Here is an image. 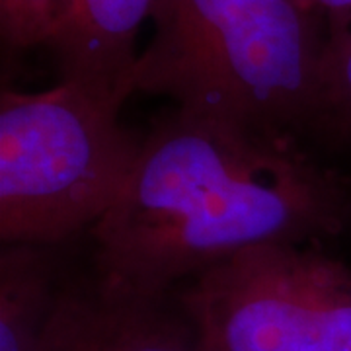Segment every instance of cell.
Segmentation results:
<instances>
[{
    "instance_id": "1",
    "label": "cell",
    "mask_w": 351,
    "mask_h": 351,
    "mask_svg": "<svg viewBox=\"0 0 351 351\" xmlns=\"http://www.w3.org/2000/svg\"><path fill=\"white\" fill-rule=\"evenodd\" d=\"M346 186L287 135L176 108L143 138L125 188L92 226L96 285L162 301L184 277L263 244L343 230Z\"/></svg>"
},
{
    "instance_id": "2",
    "label": "cell",
    "mask_w": 351,
    "mask_h": 351,
    "mask_svg": "<svg viewBox=\"0 0 351 351\" xmlns=\"http://www.w3.org/2000/svg\"><path fill=\"white\" fill-rule=\"evenodd\" d=\"M129 94L265 133L316 125L324 41L293 0H156Z\"/></svg>"
},
{
    "instance_id": "3",
    "label": "cell",
    "mask_w": 351,
    "mask_h": 351,
    "mask_svg": "<svg viewBox=\"0 0 351 351\" xmlns=\"http://www.w3.org/2000/svg\"><path fill=\"white\" fill-rule=\"evenodd\" d=\"M119 92L61 80L0 94V239L51 244L96 225L117 199L143 138L119 119Z\"/></svg>"
},
{
    "instance_id": "4",
    "label": "cell",
    "mask_w": 351,
    "mask_h": 351,
    "mask_svg": "<svg viewBox=\"0 0 351 351\" xmlns=\"http://www.w3.org/2000/svg\"><path fill=\"white\" fill-rule=\"evenodd\" d=\"M201 351H351V269L308 244L213 263L178 295Z\"/></svg>"
},
{
    "instance_id": "5",
    "label": "cell",
    "mask_w": 351,
    "mask_h": 351,
    "mask_svg": "<svg viewBox=\"0 0 351 351\" xmlns=\"http://www.w3.org/2000/svg\"><path fill=\"white\" fill-rule=\"evenodd\" d=\"M38 351H201L182 311L166 299L104 293L96 283L59 291Z\"/></svg>"
},
{
    "instance_id": "6",
    "label": "cell",
    "mask_w": 351,
    "mask_h": 351,
    "mask_svg": "<svg viewBox=\"0 0 351 351\" xmlns=\"http://www.w3.org/2000/svg\"><path fill=\"white\" fill-rule=\"evenodd\" d=\"M154 2L66 0L47 43L57 55L61 80L129 98L127 76L138 57L135 39Z\"/></svg>"
},
{
    "instance_id": "7",
    "label": "cell",
    "mask_w": 351,
    "mask_h": 351,
    "mask_svg": "<svg viewBox=\"0 0 351 351\" xmlns=\"http://www.w3.org/2000/svg\"><path fill=\"white\" fill-rule=\"evenodd\" d=\"M41 244H6L0 254V351H38L61 289Z\"/></svg>"
},
{
    "instance_id": "8",
    "label": "cell",
    "mask_w": 351,
    "mask_h": 351,
    "mask_svg": "<svg viewBox=\"0 0 351 351\" xmlns=\"http://www.w3.org/2000/svg\"><path fill=\"white\" fill-rule=\"evenodd\" d=\"M316 127L351 141V14L343 22L328 27Z\"/></svg>"
},
{
    "instance_id": "9",
    "label": "cell",
    "mask_w": 351,
    "mask_h": 351,
    "mask_svg": "<svg viewBox=\"0 0 351 351\" xmlns=\"http://www.w3.org/2000/svg\"><path fill=\"white\" fill-rule=\"evenodd\" d=\"M59 18V0H0L2 38L14 49L47 45Z\"/></svg>"
},
{
    "instance_id": "10",
    "label": "cell",
    "mask_w": 351,
    "mask_h": 351,
    "mask_svg": "<svg viewBox=\"0 0 351 351\" xmlns=\"http://www.w3.org/2000/svg\"><path fill=\"white\" fill-rule=\"evenodd\" d=\"M302 10L313 14H324L328 18V27L343 22L351 14V0H293Z\"/></svg>"
},
{
    "instance_id": "11",
    "label": "cell",
    "mask_w": 351,
    "mask_h": 351,
    "mask_svg": "<svg viewBox=\"0 0 351 351\" xmlns=\"http://www.w3.org/2000/svg\"><path fill=\"white\" fill-rule=\"evenodd\" d=\"M66 2V0H59V12H61V8H63V4ZM59 20V18H57Z\"/></svg>"
}]
</instances>
